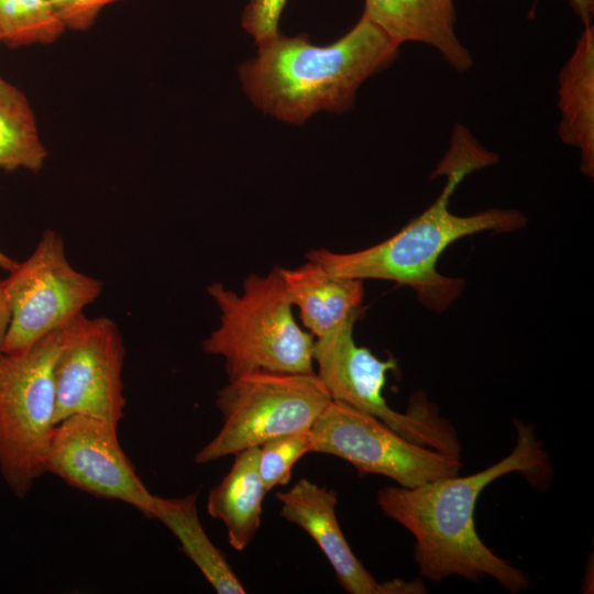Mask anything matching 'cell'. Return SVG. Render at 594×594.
<instances>
[{
  "label": "cell",
  "mask_w": 594,
  "mask_h": 594,
  "mask_svg": "<svg viewBox=\"0 0 594 594\" xmlns=\"http://www.w3.org/2000/svg\"><path fill=\"white\" fill-rule=\"evenodd\" d=\"M497 162L462 124H455L450 146L432 177L446 175L438 198L421 215L385 241L352 253L326 249L306 254L328 273L355 279H385L409 286L420 301L435 310L448 307L461 293L463 280L443 276L437 262L454 241L482 231L509 232L521 228L526 217L513 209H488L472 216L450 211L458 185L470 173Z\"/></svg>",
  "instance_id": "obj_1"
},
{
  "label": "cell",
  "mask_w": 594,
  "mask_h": 594,
  "mask_svg": "<svg viewBox=\"0 0 594 594\" xmlns=\"http://www.w3.org/2000/svg\"><path fill=\"white\" fill-rule=\"evenodd\" d=\"M516 427L514 450L485 470L378 491L383 513L415 537V560L424 578L438 582L458 574L477 581L490 575L512 593L527 587V574L492 552L474 525L477 498L490 483L512 472L534 475L546 468V453L530 427L521 422Z\"/></svg>",
  "instance_id": "obj_2"
},
{
  "label": "cell",
  "mask_w": 594,
  "mask_h": 594,
  "mask_svg": "<svg viewBox=\"0 0 594 594\" xmlns=\"http://www.w3.org/2000/svg\"><path fill=\"white\" fill-rule=\"evenodd\" d=\"M257 45V55L239 67L243 89L264 113L292 124L319 111L350 110L360 86L392 65L399 52L364 16L326 46L311 44L306 34L280 33Z\"/></svg>",
  "instance_id": "obj_3"
},
{
  "label": "cell",
  "mask_w": 594,
  "mask_h": 594,
  "mask_svg": "<svg viewBox=\"0 0 594 594\" xmlns=\"http://www.w3.org/2000/svg\"><path fill=\"white\" fill-rule=\"evenodd\" d=\"M207 292L221 316L202 350L223 358L229 381L260 371L315 373V339L294 318L280 267L265 276L249 275L241 294L221 283L211 284Z\"/></svg>",
  "instance_id": "obj_4"
},
{
  "label": "cell",
  "mask_w": 594,
  "mask_h": 594,
  "mask_svg": "<svg viewBox=\"0 0 594 594\" xmlns=\"http://www.w3.org/2000/svg\"><path fill=\"white\" fill-rule=\"evenodd\" d=\"M64 327L0 358V473L18 497L45 473L56 426L54 369Z\"/></svg>",
  "instance_id": "obj_5"
},
{
  "label": "cell",
  "mask_w": 594,
  "mask_h": 594,
  "mask_svg": "<svg viewBox=\"0 0 594 594\" xmlns=\"http://www.w3.org/2000/svg\"><path fill=\"white\" fill-rule=\"evenodd\" d=\"M359 315L353 314L315 340V373L330 398L376 417L414 443L460 458L461 446L454 429L424 398H413L405 414L387 405L382 392L387 373L397 363L392 358L381 360L355 343L353 328Z\"/></svg>",
  "instance_id": "obj_6"
},
{
  "label": "cell",
  "mask_w": 594,
  "mask_h": 594,
  "mask_svg": "<svg viewBox=\"0 0 594 594\" xmlns=\"http://www.w3.org/2000/svg\"><path fill=\"white\" fill-rule=\"evenodd\" d=\"M331 400L316 373L253 372L218 393L223 424L195 455L205 464L287 433L310 430Z\"/></svg>",
  "instance_id": "obj_7"
},
{
  "label": "cell",
  "mask_w": 594,
  "mask_h": 594,
  "mask_svg": "<svg viewBox=\"0 0 594 594\" xmlns=\"http://www.w3.org/2000/svg\"><path fill=\"white\" fill-rule=\"evenodd\" d=\"M11 310L2 352L23 351L82 314L102 290V283L76 271L63 238L46 230L32 254L3 280Z\"/></svg>",
  "instance_id": "obj_8"
},
{
  "label": "cell",
  "mask_w": 594,
  "mask_h": 594,
  "mask_svg": "<svg viewBox=\"0 0 594 594\" xmlns=\"http://www.w3.org/2000/svg\"><path fill=\"white\" fill-rule=\"evenodd\" d=\"M310 452L345 460L360 475L377 474L415 487L458 475L460 458L414 443L382 420L330 400L310 429Z\"/></svg>",
  "instance_id": "obj_9"
},
{
  "label": "cell",
  "mask_w": 594,
  "mask_h": 594,
  "mask_svg": "<svg viewBox=\"0 0 594 594\" xmlns=\"http://www.w3.org/2000/svg\"><path fill=\"white\" fill-rule=\"evenodd\" d=\"M124 353L119 328L109 318L81 314L64 327L54 369L56 424L82 415L119 427Z\"/></svg>",
  "instance_id": "obj_10"
},
{
  "label": "cell",
  "mask_w": 594,
  "mask_h": 594,
  "mask_svg": "<svg viewBox=\"0 0 594 594\" xmlns=\"http://www.w3.org/2000/svg\"><path fill=\"white\" fill-rule=\"evenodd\" d=\"M45 473L87 494L131 505L153 518V495L135 472L118 438V427L73 415L56 424L44 460Z\"/></svg>",
  "instance_id": "obj_11"
},
{
  "label": "cell",
  "mask_w": 594,
  "mask_h": 594,
  "mask_svg": "<svg viewBox=\"0 0 594 594\" xmlns=\"http://www.w3.org/2000/svg\"><path fill=\"white\" fill-rule=\"evenodd\" d=\"M276 498L280 502V516L316 541L344 591L386 594L385 582H377L351 550L337 519L334 491L300 479L288 491L277 493Z\"/></svg>",
  "instance_id": "obj_12"
},
{
  "label": "cell",
  "mask_w": 594,
  "mask_h": 594,
  "mask_svg": "<svg viewBox=\"0 0 594 594\" xmlns=\"http://www.w3.org/2000/svg\"><path fill=\"white\" fill-rule=\"evenodd\" d=\"M453 0H365L362 16L400 45L417 42L436 48L454 70L473 65L454 31Z\"/></svg>",
  "instance_id": "obj_13"
},
{
  "label": "cell",
  "mask_w": 594,
  "mask_h": 594,
  "mask_svg": "<svg viewBox=\"0 0 594 594\" xmlns=\"http://www.w3.org/2000/svg\"><path fill=\"white\" fill-rule=\"evenodd\" d=\"M280 272L290 304L316 338L360 312L363 280L332 275L312 261L296 268L280 267Z\"/></svg>",
  "instance_id": "obj_14"
},
{
  "label": "cell",
  "mask_w": 594,
  "mask_h": 594,
  "mask_svg": "<svg viewBox=\"0 0 594 594\" xmlns=\"http://www.w3.org/2000/svg\"><path fill=\"white\" fill-rule=\"evenodd\" d=\"M559 136L581 154V170L594 174V28L584 25L559 73Z\"/></svg>",
  "instance_id": "obj_15"
},
{
  "label": "cell",
  "mask_w": 594,
  "mask_h": 594,
  "mask_svg": "<svg viewBox=\"0 0 594 594\" xmlns=\"http://www.w3.org/2000/svg\"><path fill=\"white\" fill-rule=\"evenodd\" d=\"M258 447L235 454L229 473L207 498L208 514L223 522L230 546L244 550L261 526L266 490L257 469Z\"/></svg>",
  "instance_id": "obj_16"
},
{
  "label": "cell",
  "mask_w": 594,
  "mask_h": 594,
  "mask_svg": "<svg viewBox=\"0 0 594 594\" xmlns=\"http://www.w3.org/2000/svg\"><path fill=\"white\" fill-rule=\"evenodd\" d=\"M153 518L162 521L178 539L183 552L220 594H243L245 588L223 553L206 534L197 510V493L179 498L156 496Z\"/></svg>",
  "instance_id": "obj_17"
},
{
  "label": "cell",
  "mask_w": 594,
  "mask_h": 594,
  "mask_svg": "<svg viewBox=\"0 0 594 594\" xmlns=\"http://www.w3.org/2000/svg\"><path fill=\"white\" fill-rule=\"evenodd\" d=\"M46 156L28 99L0 77V168L38 170Z\"/></svg>",
  "instance_id": "obj_18"
},
{
  "label": "cell",
  "mask_w": 594,
  "mask_h": 594,
  "mask_svg": "<svg viewBox=\"0 0 594 594\" xmlns=\"http://www.w3.org/2000/svg\"><path fill=\"white\" fill-rule=\"evenodd\" d=\"M64 31L50 0H0V35L10 47L50 44Z\"/></svg>",
  "instance_id": "obj_19"
},
{
  "label": "cell",
  "mask_w": 594,
  "mask_h": 594,
  "mask_svg": "<svg viewBox=\"0 0 594 594\" xmlns=\"http://www.w3.org/2000/svg\"><path fill=\"white\" fill-rule=\"evenodd\" d=\"M310 430L275 437L258 446L257 469L265 490L285 486L295 463L310 452Z\"/></svg>",
  "instance_id": "obj_20"
},
{
  "label": "cell",
  "mask_w": 594,
  "mask_h": 594,
  "mask_svg": "<svg viewBox=\"0 0 594 594\" xmlns=\"http://www.w3.org/2000/svg\"><path fill=\"white\" fill-rule=\"evenodd\" d=\"M287 0H250L242 14L243 29L261 44L279 34L278 22Z\"/></svg>",
  "instance_id": "obj_21"
},
{
  "label": "cell",
  "mask_w": 594,
  "mask_h": 594,
  "mask_svg": "<svg viewBox=\"0 0 594 594\" xmlns=\"http://www.w3.org/2000/svg\"><path fill=\"white\" fill-rule=\"evenodd\" d=\"M120 0H50L52 8L66 30L87 31L100 11Z\"/></svg>",
  "instance_id": "obj_22"
},
{
  "label": "cell",
  "mask_w": 594,
  "mask_h": 594,
  "mask_svg": "<svg viewBox=\"0 0 594 594\" xmlns=\"http://www.w3.org/2000/svg\"><path fill=\"white\" fill-rule=\"evenodd\" d=\"M11 310L4 292L3 280L0 279V358L3 354V341L10 324Z\"/></svg>",
  "instance_id": "obj_23"
},
{
  "label": "cell",
  "mask_w": 594,
  "mask_h": 594,
  "mask_svg": "<svg viewBox=\"0 0 594 594\" xmlns=\"http://www.w3.org/2000/svg\"><path fill=\"white\" fill-rule=\"evenodd\" d=\"M571 4L583 22V25H588L592 22L594 12V0H570Z\"/></svg>",
  "instance_id": "obj_24"
},
{
  "label": "cell",
  "mask_w": 594,
  "mask_h": 594,
  "mask_svg": "<svg viewBox=\"0 0 594 594\" xmlns=\"http://www.w3.org/2000/svg\"><path fill=\"white\" fill-rule=\"evenodd\" d=\"M19 263H16L14 260L10 258L8 255H6L2 251H0V268H3L8 271L9 273L13 271Z\"/></svg>",
  "instance_id": "obj_25"
},
{
  "label": "cell",
  "mask_w": 594,
  "mask_h": 594,
  "mask_svg": "<svg viewBox=\"0 0 594 594\" xmlns=\"http://www.w3.org/2000/svg\"><path fill=\"white\" fill-rule=\"evenodd\" d=\"M2 42L1 35H0V43Z\"/></svg>",
  "instance_id": "obj_26"
}]
</instances>
